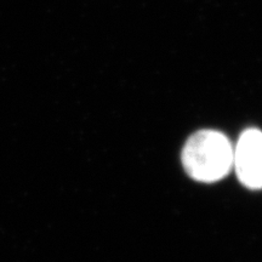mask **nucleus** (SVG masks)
<instances>
[{
	"mask_svg": "<svg viewBox=\"0 0 262 262\" xmlns=\"http://www.w3.org/2000/svg\"><path fill=\"white\" fill-rule=\"evenodd\" d=\"M182 164L186 172L196 181H219L233 166V147L220 131L199 130L183 147Z\"/></svg>",
	"mask_w": 262,
	"mask_h": 262,
	"instance_id": "1",
	"label": "nucleus"
},
{
	"mask_svg": "<svg viewBox=\"0 0 262 262\" xmlns=\"http://www.w3.org/2000/svg\"><path fill=\"white\" fill-rule=\"evenodd\" d=\"M262 135L255 127L247 129L239 136L233 149V166L242 185L258 189L262 183Z\"/></svg>",
	"mask_w": 262,
	"mask_h": 262,
	"instance_id": "2",
	"label": "nucleus"
}]
</instances>
